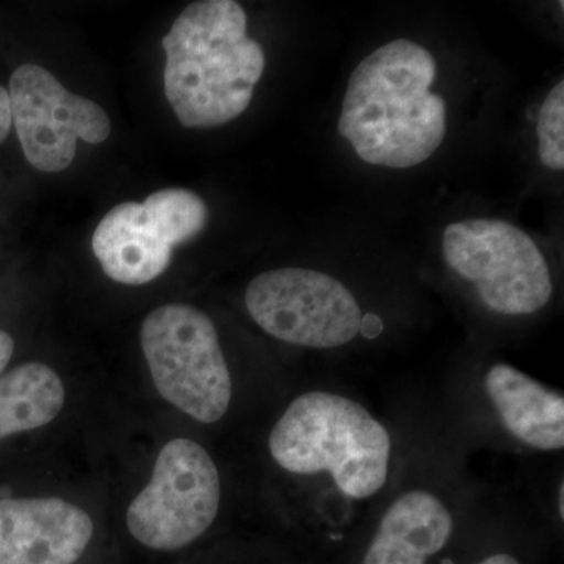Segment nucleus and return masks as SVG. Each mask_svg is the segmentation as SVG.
Masks as SVG:
<instances>
[{"instance_id": "13", "label": "nucleus", "mask_w": 564, "mask_h": 564, "mask_svg": "<svg viewBox=\"0 0 564 564\" xmlns=\"http://www.w3.org/2000/svg\"><path fill=\"white\" fill-rule=\"evenodd\" d=\"M11 129V110L9 91L0 85V143L9 137Z\"/></svg>"}, {"instance_id": "2", "label": "nucleus", "mask_w": 564, "mask_h": 564, "mask_svg": "<svg viewBox=\"0 0 564 564\" xmlns=\"http://www.w3.org/2000/svg\"><path fill=\"white\" fill-rule=\"evenodd\" d=\"M270 454L299 475L328 473L351 499L383 488L391 458L388 430L361 404L329 392L293 400L270 433Z\"/></svg>"}, {"instance_id": "1", "label": "nucleus", "mask_w": 564, "mask_h": 564, "mask_svg": "<svg viewBox=\"0 0 564 564\" xmlns=\"http://www.w3.org/2000/svg\"><path fill=\"white\" fill-rule=\"evenodd\" d=\"M163 85L184 128H218L250 106L265 54L247 36V13L234 0L191 3L163 36Z\"/></svg>"}, {"instance_id": "10", "label": "nucleus", "mask_w": 564, "mask_h": 564, "mask_svg": "<svg viewBox=\"0 0 564 564\" xmlns=\"http://www.w3.org/2000/svg\"><path fill=\"white\" fill-rule=\"evenodd\" d=\"M486 392L505 429L521 443L540 451L564 447V399L529 375L496 364L486 375Z\"/></svg>"}, {"instance_id": "17", "label": "nucleus", "mask_w": 564, "mask_h": 564, "mask_svg": "<svg viewBox=\"0 0 564 564\" xmlns=\"http://www.w3.org/2000/svg\"><path fill=\"white\" fill-rule=\"evenodd\" d=\"M478 564H521V563H519V560L514 558L513 555L497 554V555L488 556V558H485L484 562H480Z\"/></svg>"}, {"instance_id": "14", "label": "nucleus", "mask_w": 564, "mask_h": 564, "mask_svg": "<svg viewBox=\"0 0 564 564\" xmlns=\"http://www.w3.org/2000/svg\"><path fill=\"white\" fill-rule=\"evenodd\" d=\"M14 351V340L11 339L9 333L0 329V377H2L3 370L9 366L11 356Z\"/></svg>"}, {"instance_id": "7", "label": "nucleus", "mask_w": 564, "mask_h": 564, "mask_svg": "<svg viewBox=\"0 0 564 564\" xmlns=\"http://www.w3.org/2000/svg\"><path fill=\"white\" fill-rule=\"evenodd\" d=\"M11 124L25 159L40 172L58 173L76 158L77 141L104 143L109 115L91 99L74 95L39 65H22L10 79Z\"/></svg>"}, {"instance_id": "3", "label": "nucleus", "mask_w": 564, "mask_h": 564, "mask_svg": "<svg viewBox=\"0 0 564 564\" xmlns=\"http://www.w3.org/2000/svg\"><path fill=\"white\" fill-rule=\"evenodd\" d=\"M140 340L163 399L195 421H220L232 381L214 322L188 304H166L144 318Z\"/></svg>"}, {"instance_id": "11", "label": "nucleus", "mask_w": 564, "mask_h": 564, "mask_svg": "<svg viewBox=\"0 0 564 564\" xmlns=\"http://www.w3.org/2000/svg\"><path fill=\"white\" fill-rule=\"evenodd\" d=\"M65 404L61 377L46 364L25 362L0 377V440L54 421Z\"/></svg>"}, {"instance_id": "9", "label": "nucleus", "mask_w": 564, "mask_h": 564, "mask_svg": "<svg viewBox=\"0 0 564 564\" xmlns=\"http://www.w3.org/2000/svg\"><path fill=\"white\" fill-rule=\"evenodd\" d=\"M454 532V518L436 496L403 494L391 505L362 564H426L443 551Z\"/></svg>"}, {"instance_id": "4", "label": "nucleus", "mask_w": 564, "mask_h": 564, "mask_svg": "<svg viewBox=\"0 0 564 564\" xmlns=\"http://www.w3.org/2000/svg\"><path fill=\"white\" fill-rule=\"evenodd\" d=\"M209 209L195 192L163 188L143 203H122L102 218L91 239L93 252L110 280L143 285L158 280L174 248L203 232Z\"/></svg>"}, {"instance_id": "18", "label": "nucleus", "mask_w": 564, "mask_h": 564, "mask_svg": "<svg viewBox=\"0 0 564 564\" xmlns=\"http://www.w3.org/2000/svg\"><path fill=\"white\" fill-rule=\"evenodd\" d=\"M563 491H564V486L562 485V486H560V496H558L560 497V516H562V518L564 516Z\"/></svg>"}, {"instance_id": "8", "label": "nucleus", "mask_w": 564, "mask_h": 564, "mask_svg": "<svg viewBox=\"0 0 564 564\" xmlns=\"http://www.w3.org/2000/svg\"><path fill=\"white\" fill-rule=\"evenodd\" d=\"M93 521L55 499H0V564H74L90 544Z\"/></svg>"}, {"instance_id": "12", "label": "nucleus", "mask_w": 564, "mask_h": 564, "mask_svg": "<svg viewBox=\"0 0 564 564\" xmlns=\"http://www.w3.org/2000/svg\"><path fill=\"white\" fill-rule=\"evenodd\" d=\"M541 163L555 172L564 170V82H558L541 107L538 118Z\"/></svg>"}, {"instance_id": "15", "label": "nucleus", "mask_w": 564, "mask_h": 564, "mask_svg": "<svg viewBox=\"0 0 564 564\" xmlns=\"http://www.w3.org/2000/svg\"><path fill=\"white\" fill-rule=\"evenodd\" d=\"M383 325L378 321L375 315H369V317H362L361 323V332L366 334V336H377L378 333L381 332Z\"/></svg>"}, {"instance_id": "5", "label": "nucleus", "mask_w": 564, "mask_h": 564, "mask_svg": "<svg viewBox=\"0 0 564 564\" xmlns=\"http://www.w3.org/2000/svg\"><path fill=\"white\" fill-rule=\"evenodd\" d=\"M220 496L214 459L195 441L177 437L162 448L150 484L129 507V532L154 551H177L214 524Z\"/></svg>"}, {"instance_id": "6", "label": "nucleus", "mask_w": 564, "mask_h": 564, "mask_svg": "<svg viewBox=\"0 0 564 564\" xmlns=\"http://www.w3.org/2000/svg\"><path fill=\"white\" fill-rule=\"evenodd\" d=\"M245 304L263 332L300 347H343L361 333V307L352 293L315 270L259 274L245 292Z\"/></svg>"}, {"instance_id": "16", "label": "nucleus", "mask_w": 564, "mask_h": 564, "mask_svg": "<svg viewBox=\"0 0 564 564\" xmlns=\"http://www.w3.org/2000/svg\"><path fill=\"white\" fill-rule=\"evenodd\" d=\"M474 236L485 237L491 229V220H467L463 221Z\"/></svg>"}]
</instances>
